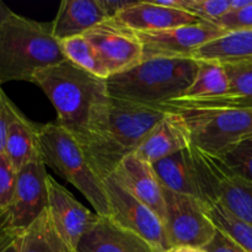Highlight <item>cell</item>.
<instances>
[{"label":"cell","instance_id":"27","mask_svg":"<svg viewBox=\"0 0 252 252\" xmlns=\"http://www.w3.org/2000/svg\"><path fill=\"white\" fill-rule=\"evenodd\" d=\"M231 0H185L184 10L202 21L217 22L230 12Z\"/></svg>","mask_w":252,"mask_h":252},{"label":"cell","instance_id":"24","mask_svg":"<svg viewBox=\"0 0 252 252\" xmlns=\"http://www.w3.org/2000/svg\"><path fill=\"white\" fill-rule=\"evenodd\" d=\"M207 213L214 225L230 236L246 252H252V225L229 212L219 202L206 206Z\"/></svg>","mask_w":252,"mask_h":252},{"label":"cell","instance_id":"25","mask_svg":"<svg viewBox=\"0 0 252 252\" xmlns=\"http://www.w3.org/2000/svg\"><path fill=\"white\" fill-rule=\"evenodd\" d=\"M229 81V95L252 107V61L223 64Z\"/></svg>","mask_w":252,"mask_h":252},{"label":"cell","instance_id":"18","mask_svg":"<svg viewBox=\"0 0 252 252\" xmlns=\"http://www.w3.org/2000/svg\"><path fill=\"white\" fill-rule=\"evenodd\" d=\"M153 167L162 189L203 202L201 176L192 153V145L155 162Z\"/></svg>","mask_w":252,"mask_h":252},{"label":"cell","instance_id":"8","mask_svg":"<svg viewBox=\"0 0 252 252\" xmlns=\"http://www.w3.org/2000/svg\"><path fill=\"white\" fill-rule=\"evenodd\" d=\"M105 189L110 207V218L139 235L159 252H165L171 248L164 221L153 209L126 191L112 175L105 179Z\"/></svg>","mask_w":252,"mask_h":252},{"label":"cell","instance_id":"33","mask_svg":"<svg viewBox=\"0 0 252 252\" xmlns=\"http://www.w3.org/2000/svg\"><path fill=\"white\" fill-rule=\"evenodd\" d=\"M101 5L105 9L106 14L110 19H115L118 14L128 7L133 6L137 1H127V0H100Z\"/></svg>","mask_w":252,"mask_h":252},{"label":"cell","instance_id":"15","mask_svg":"<svg viewBox=\"0 0 252 252\" xmlns=\"http://www.w3.org/2000/svg\"><path fill=\"white\" fill-rule=\"evenodd\" d=\"M75 252H159L148 241L110 217L98 216Z\"/></svg>","mask_w":252,"mask_h":252},{"label":"cell","instance_id":"17","mask_svg":"<svg viewBox=\"0 0 252 252\" xmlns=\"http://www.w3.org/2000/svg\"><path fill=\"white\" fill-rule=\"evenodd\" d=\"M108 19L100 0H64L51 22L52 34L59 42L84 36Z\"/></svg>","mask_w":252,"mask_h":252},{"label":"cell","instance_id":"6","mask_svg":"<svg viewBox=\"0 0 252 252\" xmlns=\"http://www.w3.org/2000/svg\"><path fill=\"white\" fill-rule=\"evenodd\" d=\"M180 113L189 125L192 145L208 154L218 157L252 139V108L187 110Z\"/></svg>","mask_w":252,"mask_h":252},{"label":"cell","instance_id":"12","mask_svg":"<svg viewBox=\"0 0 252 252\" xmlns=\"http://www.w3.org/2000/svg\"><path fill=\"white\" fill-rule=\"evenodd\" d=\"M48 213L54 228L74 252L83 236L97 220L98 214L83 206L65 187L53 177L47 179Z\"/></svg>","mask_w":252,"mask_h":252},{"label":"cell","instance_id":"23","mask_svg":"<svg viewBox=\"0 0 252 252\" xmlns=\"http://www.w3.org/2000/svg\"><path fill=\"white\" fill-rule=\"evenodd\" d=\"M61 46L66 61L103 80L110 78V74L103 65L95 47L85 36H78L62 41Z\"/></svg>","mask_w":252,"mask_h":252},{"label":"cell","instance_id":"4","mask_svg":"<svg viewBox=\"0 0 252 252\" xmlns=\"http://www.w3.org/2000/svg\"><path fill=\"white\" fill-rule=\"evenodd\" d=\"M166 113L160 105H145L111 96L102 138L90 158L100 176L105 180L112 175L121 160L135 152Z\"/></svg>","mask_w":252,"mask_h":252},{"label":"cell","instance_id":"22","mask_svg":"<svg viewBox=\"0 0 252 252\" xmlns=\"http://www.w3.org/2000/svg\"><path fill=\"white\" fill-rule=\"evenodd\" d=\"M225 95H229V81L223 64L199 62L193 83L176 100L201 101Z\"/></svg>","mask_w":252,"mask_h":252},{"label":"cell","instance_id":"30","mask_svg":"<svg viewBox=\"0 0 252 252\" xmlns=\"http://www.w3.org/2000/svg\"><path fill=\"white\" fill-rule=\"evenodd\" d=\"M21 230L15 228L12 224L11 216L7 209H0V252H4L11 244H14L20 235Z\"/></svg>","mask_w":252,"mask_h":252},{"label":"cell","instance_id":"3","mask_svg":"<svg viewBox=\"0 0 252 252\" xmlns=\"http://www.w3.org/2000/svg\"><path fill=\"white\" fill-rule=\"evenodd\" d=\"M199 62L193 58H153L106 80L112 97L145 105L179 98L193 83Z\"/></svg>","mask_w":252,"mask_h":252},{"label":"cell","instance_id":"2","mask_svg":"<svg viewBox=\"0 0 252 252\" xmlns=\"http://www.w3.org/2000/svg\"><path fill=\"white\" fill-rule=\"evenodd\" d=\"M65 61L51 24L12 14L0 29V85L31 81L34 74Z\"/></svg>","mask_w":252,"mask_h":252},{"label":"cell","instance_id":"20","mask_svg":"<svg viewBox=\"0 0 252 252\" xmlns=\"http://www.w3.org/2000/svg\"><path fill=\"white\" fill-rule=\"evenodd\" d=\"M192 58L219 64L252 61V30L226 32L197 49Z\"/></svg>","mask_w":252,"mask_h":252},{"label":"cell","instance_id":"1","mask_svg":"<svg viewBox=\"0 0 252 252\" xmlns=\"http://www.w3.org/2000/svg\"><path fill=\"white\" fill-rule=\"evenodd\" d=\"M57 111V123L70 133L90 159L102 138L111 96L107 83L69 61L34 74Z\"/></svg>","mask_w":252,"mask_h":252},{"label":"cell","instance_id":"34","mask_svg":"<svg viewBox=\"0 0 252 252\" xmlns=\"http://www.w3.org/2000/svg\"><path fill=\"white\" fill-rule=\"evenodd\" d=\"M12 14H14V11H12V10L10 9L6 4H4L2 1H0V29L4 26L5 22L9 20V17L11 16Z\"/></svg>","mask_w":252,"mask_h":252},{"label":"cell","instance_id":"29","mask_svg":"<svg viewBox=\"0 0 252 252\" xmlns=\"http://www.w3.org/2000/svg\"><path fill=\"white\" fill-rule=\"evenodd\" d=\"M214 24L219 25L226 32L252 30V4L238 11H230Z\"/></svg>","mask_w":252,"mask_h":252},{"label":"cell","instance_id":"28","mask_svg":"<svg viewBox=\"0 0 252 252\" xmlns=\"http://www.w3.org/2000/svg\"><path fill=\"white\" fill-rule=\"evenodd\" d=\"M16 171L4 153L0 152V209H7L14 194Z\"/></svg>","mask_w":252,"mask_h":252},{"label":"cell","instance_id":"10","mask_svg":"<svg viewBox=\"0 0 252 252\" xmlns=\"http://www.w3.org/2000/svg\"><path fill=\"white\" fill-rule=\"evenodd\" d=\"M84 36L95 47L110 76L125 73L143 62V44L137 32L108 19Z\"/></svg>","mask_w":252,"mask_h":252},{"label":"cell","instance_id":"9","mask_svg":"<svg viewBox=\"0 0 252 252\" xmlns=\"http://www.w3.org/2000/svg\"><path fill=\"white\" fill-rule=\"evenodd\" d=\"M225 33V30L219 25L201 21L160 32L138 33V36L143 44V61H147L153 58H192L197 49Z\"/></svg>","mask_w":252,"mask_h":252},{"label":"cell","instance_id":"16","mask_svg":"<svg viewBox=\"0 0 252 252\" xmlns=\"http://www.w3.org/2000/svg\"><path fill=\"white\" fill-rule=\"evenodd\" d=\"M115 20L138 33L160 32L202 21L189 12L164 6L158 1H137Z\"/></svg>","mask_w":252,"mask_h":252},{"label":"cell","instance_id":"13","mask_svg":"<svg viewBox=\"0 0 252 252\" xmlns=\"http://www.w3.org/2000/svg\"><path fill=\"white\" fill-rule=\"evenodd\" d=\"M112 176L126 191L153 209L164 221V189L153 164L143 160L135 153H130L121 160Z\"/></svg>","mask_w":252,"mask_h":252},{"label":"cell","instance_id":"31","mask_svg":"<svg viewBox=\"0 0 252 252\" xmlns=\"http://www.w3.org/2000/svg\"><path fill=\"white\" fill-rule=\"evenodd\" d=\"M203 249L207 252H246L230 236L219 230L218 228H217V233L214 238Z\"/></svg>","mask_w":252,"mask_h":252},{"label":"cell","instance_id":"14","mask_svg":"<svg viewBox=\"0 0 252 252\" xmlns=\"http://www.w3.org/2000/svg\"><path fill=\"white\" fill-rule=\"evenodd\" d=\"M192 145L191 132L184 115L167 111L135 149V154L150 164L160 161Z\"/></svg>","mask_w":252,"mask_h":252},{"label":"cell","instance_id":"5","mask_svg":"<svg viewBox=\"0 0 252 252\" xmlns=\"http://www.w3.org/2000/svg\"><path fill=\"white\" fill-rule=\"evenodd\" d=\"M38 140L46 166L78 189L96 214L110 216L105 180L96 171L78 140L57 122L38 125Z\"/></svg>","mask_w":252,"mask_h":252},{"label":"cell","instance_id":"36","mask_svg":"<svg viewBox=\"0 0 252 252\" xmlns=\"http://www.w3.org/2000/svg\"><path fill=\"white\" fill-rule=\"evenodd\" d=\"M251 4H252V0H231L230 11H238V10H243Z\"/></svg>","mask_w":252,"mask_h":252},{"label":"cell","instance_id":"21","mask_svg":"<svg viewBox=\"0 0 252 252\" xmlns=\"http://www.w3.org/2000/svg\"><path fill=\"white\" fill-rule=\"evenodd\" d=\"M19 252H74L54 228L48 209L19 238Z\"/></svg>","mask_w":252,"mask_h":252},{"label":"cell","instance_id":"26","mask_svg":"<svg viewBox=\"0 0 252 252\" xmlns=\"http://www.w3.org/2000/svg\"><path fill=\"white\" fill-rule=\"evenodd\" d=\"M218 158L231 174L252 184V139L226 150Z\"/></svg>","mask_w":252,"mask_h":252},{"label":"cell","instance_id":"35","mask_svg":"<svg viewBox=\"0 0 252 252\" xmlns=\"http://www.w3.org/2000/svg\"><path fill=\"white\" fill-rule=\"evenodd\" d=\"M165 252H207L203 248H194V246H171Z\"/></svg>","mask_w":252,"mask_h":252},{"label":"cell","instance_id":"32","mask_svg":"<svg viewBox=\"0 0 252 252\" xmlns=\"http://www.w3.org/2000/svg\"><path fill=\"white\" fill-rule=\"evenodd\" d=\"M12 101L4 93L0 85V152L4 153L5 137H6L7 125L10 120V110H11Z\"/></svg>","mask_w":252,"mask_h":252},{"label":"cell","instance_id":"11","mask_svg":"<svg viewBox=\"0 0 252 252\" xmlns=\"http://www.w3.org/2000/svg\"><path fill=\"white\" fill-rule=\"evenodd\" d=\"M46 164L42 158L25 165L16 172L14 194L9 211L15 228L24 231L48 208Z\"/></svg>","mask_w":252,"mask_h":252},{"label":"cell","instance_id":"19","mask_svg":"<svg viewBox=\"0 0 252 252\" xmlns=\"http://www.w3.org/2000/svg\"><path fill=\"white\" fill-rule=\"evenodd\" d=\"M4 154L15 171L41 157L38 140V125L29 121L12 103L5 137Z\"/></svg>","mask_w":252,"mask_h":252},{"label":"cell","instance_id":"7","mask_svg":"<svg viewBox=\"0 0 252 252\" xmlns=\"http://www.w3.org/2000/svg\"><path fill=\"white\" fill-rule=\"evenodd\" d=\"M164 189V225L170 246L204 248L217 233L206 204L191 196Z\"/></svg>","mask_w":252,"mask_h":252}]
</instances>
